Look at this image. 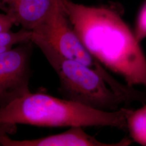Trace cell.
<instances>
[{"label": "cell", "mask_w": 146, "mask_h": 146, "mask_svg": "<svg viewBox=\"0 0 146 146\" xmlns=\"http://www.w3.org/2000/svg\"><path fill=\"white\" fill-rule=\"evenodd\" d=\"M17 131V126L13 124L0 123V140L4 136L15 134Z\"/></svg>", "instance_id": "obj_12"}, {"label": "cell", "mask_w": 146, "mask_h": 146, "mask_svg": "<svg viewBox=\"0 0 146 146\" xmlns=\"http://www.w3.org/2000/svg\"><path fill=\"white\" fill-rule=\"evenodd\" d=\"M84 47L104 67L121 76L126 84L146 88V56L134 31L115 11L60 0Z\"/></svg>", "instance_id": "obj_1"}, {"label": "cell", "mask_w": 146, "mask_h": 146, "mask_svg": "<svg viewBox=\"0 0 146 146\" xmlns=\"http://www.w3.org/2000/svg\"><path fill=\"white\" fill-rule=\"evenodd\" d=\"M131 110H98L72 100L48 94L31 93L0 108V123L46 127H111L127 131Z\"/></svg>", "instance_id": "obj_2"}, {"label": "cell", "mask_w": 146, "mask_h": 146, "mask_svg": "<svg viewBox=\"0 0 146 146\" xmlns=\"http://www.w3.org/2000/svg\"><path fill=\"white\" fill-rule=\"evenodd\" d=\"M31 31V41L38 48H49L63 57L90 68L107 84L114 82V78L84 47L72 26L60 0Z\"/></svg>", "instance_id": "obj_4"}, {"label": "cell", "mask_w": 146, "mask_h": 146, "mask_svg": "<svg viewBox=\"0 0 146 146\" xmlns=\"http://www.w3.org/2000/svg\"><path fill=\"white\" fill-rule=\"evenodd\" d=\"M14 25L15 21L13 18L3 13H0V33L11 31Z\"/></svg>", "instance_id": "obj_11"}, {"label": "cell", "mask_w": 146, "mask_h": 146, "mask_svg": "<svg viewBox=\"0 0 146 146\" xmlns=\"http://www.w3.org/2000/svg\"><path fill=\"white\" fill-rule=\"evenodd\" d=\"M127 131L134 141L146 146V105L131 110L127 117Z\"/></svg>", "instance_id": "obj_8"}, {"label": "cell", "mask_w": 146, "mask_h": 146, "mask_svg": "<svg viewBox=\"0 0 146 146\" xmlns=\"http://www.w3.org/2000/svg\"><path fill=\"white\" fill-rule=\"evenodd\" d=\"M58 0H0V11L15 21L16 25L32 31L47 15Z\"/></svg>", "instance_id": "obj_7"}, {"label": "cell", "mask_w": 146, "mask_h": 146, "mask_svg": "<svg viewBox=\"0 0 146 146\" xmlns=\"http://www.w3.org/2000/svg\"><path fill=\"white\" fill-rule=\"evenodd\" d=\"M31 31L22 28L20 31H11L0 33V54L13 48L16 44L31 40Z\"/></svg>", "instance_id": "obj_9"}, {"label": "cell", "mask_w": 146, "mask_h": 146, "mask_svg": "<svg viewBox=\"0 0 146 146\" xmlns=\"http://www.w3.org/2000/svg\"><path fill=\"white\" fill-rule=\"evenodd\" d=\"M33 44L31 40L0 54V108L31 93Z\"/></svg>", "instance_id": "obj_5"}, {"label": "cell", "mask_w": 146, "mask_h": 146, "mask_svg": "<svg viewBox=\"0 0 146 146\" xmlns=\"http://www.w3.org/2000/svg\"><path fill=\"white\" fill-rule=\"evenodd\" d=\"M131 143L128 138L116 143H104L88 134L81 127H70L62 133L34 140H15L11 139L8 135L0 140L2 146H126Z\"/></svg>", "instance_id": "obj_6"}, {"label": "cell", "mask_w": 146, "mask_h": 146, "mask_svg": "<svg viewBox=\"0 0 146 146\" xmlns=\"http://www.w3.org/2000/svg\"><path fill=\"white\" fill-rule=\"evenodd\" d=\"M134 33L139 42H141L146 38V1L137 17Z\"/></svg>", "instance_id": "obj_10"}, {"label": "cell", "mask_w": 146, "mask_h": 146, "mask_svg": "<svg viewBox=\"0 0 146 146\" xmlns=\"http://www.w3.org/2000/svg\"><path fill=\"white\" fill-rule=\"evenodd\" d=\"M39 48L57 73L60 92L66 99L106 111L118 110L121 104H125L104 79L90 68L64 58L49 48Z\"/></svg>", "instance_id": "obj_3"}]
</instances>
